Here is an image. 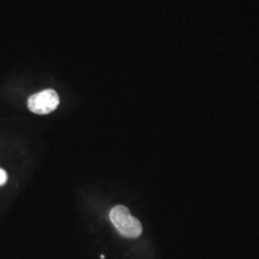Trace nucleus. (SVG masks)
<instances>
[{"mask_svg":"<svg viewBox=\"0 0 259 259\" xmlns=\"http://www.w3.org/2000/svg\"><path fill=\"white\" fill-rule=\"evenodd\" d=\"M111 221L121 235L127 238H138L142 233V226L124 205H116L110 212Z\"/></svg>","mask_w":259,"mask_h":259,"instance_id":"obj_1","label":"nucleus"},{"mask_svg":"<svg viewBox=\"0 0 259 259\" xmlns=\"http://www.w3.org/2000/svg\"><path fill=\"white\" fill-rule=\"evenodd\" d=\"M29 110L37 114H48L55 111L60 104V97L53 90H46L33 94L28 99Z\"/></svg>","mask_w":259,"mask_h":259,"instance_id":"obj_2","label":"nucleus"},{"mask_svg":"<svg viewBox=\"0 0 259 259\" xmlns=\"http://www.w3.org/2000/svg\"><path fill=\"white\" fill-rule=\"evenodd\" d=\"M7 180H8V176H7L6 171L0 168V186L2 185H5Z\"/></svg>","mask_w":259,"mask_h":259,"instance_id":"obj_3","label":"nucleus"}]
</instances>
